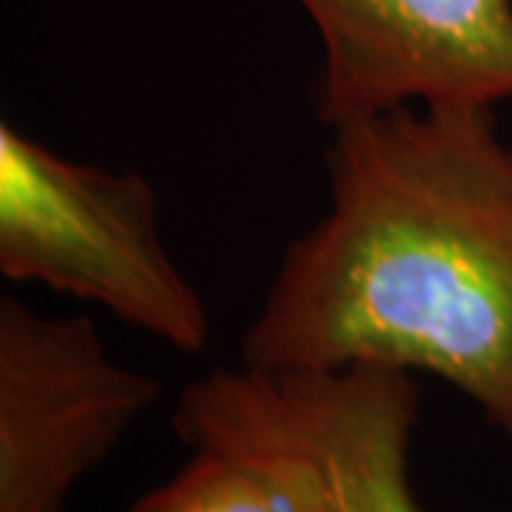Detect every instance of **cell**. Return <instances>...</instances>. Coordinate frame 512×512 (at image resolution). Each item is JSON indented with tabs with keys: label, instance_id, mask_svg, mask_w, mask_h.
Returning a JSON list of instances; mask_svg holds the SVG:
<instances>
[{
	"label": "cell",
	"instance_id": "cell-1",
	"mask_svg": "<svg viewBox=\"0 0 512 512\" xmlns=\"http://www.w3.org/2000/svg\"><path fill=\"white\" fill-rule=\"evenodd\" d=\"M330 134L328 214L288 242L242 365L421 370L512 441V148L495 109L402 106Z\"/></svg>",
	"mask_w": 512,
	"mask_h": 512
},
{
	"label": "cell",
	"instance_id": "cell-2",
	"mask_svg": "<svg viewBox=\"0 0 512 512\" xmlns=\"http://www.w3.org/2000/svg\"><path fill=\"white\" fill-rule=\"evenodd\" d=\"M419 404V384L399 367L242 365L188 384L174 424L194 450L254 464L299 512H421L407 470Z\"/></svg>",
	"mask_w": 512,
	"mask_h": 512
},
{
	"label": "cell",
	"instance_id": "cell-3",
	"mask_svg": "<svg viewBox=\"0 0 512 512\" xmlns=\"http://www.w3.org/2000/svg\"><path fill=\"white\" fill-rule=\"evenodd\" d=\"M0 271L106 308L180 353L211 319L160 237L157 191L137 171L74 163L0 126Z\"/></svg>",
	"mask_w": 512,
	"mask_h": 512
},
{
	"label": "cell",
	"instance_id": "cell-4",
	"mask_svg": "<svg viewBox=\"0 0 512 512\" xmlns=\"http://www.w3.org/2000/svg\"><path fill=\"white\" fill-rule=\"evenodd\" d=\"M160 399L117 365L89 316L0 299V512H63L80 478Z\"/></svg>",
	"mask_w": 512,
	"mask_h": 512
},
{
	"label": "cell",
	"instance_id": "cell-5",
	"mask_svg": "<svg viewBox=\"0 0 512 512\" xmlns=\"http://www.w3.org/2000/svg\"><path fill=\"white\" fill-rule=\"evenodd\" d=\"M322 37L328 128L402 109L512 100V0H299Z\"/></svg>",
	"mask_w": 512,
	"mask_h": 512
},
{
	"label": "cell",
	"instance_id": "cell-6",
	"mask_svg": "<svg viewBox=\"0 0 512 512\" xmlns=\"http://www.w3.org/2000/svg\"><path fill=\"white\" fill-rule=\"evenodd\" d=\"M128 512H299L271 478L245 458L200 447L163 487Z\"/></svg>",
	"mask_w": 512,
	"mask_h": 512
}]
</instances>
